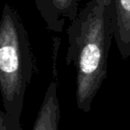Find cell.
<instances>
[{
    "label": "cell",
    "instance_id": "6da1fadb",
    "mask_svg": "<svg viewBox=\"0 0 130 130\" xmlns=\"http://www.w3.org/2000/svg\"><path fill=\"white\" fill-rule=\"evenodd\" d=\"M66 64L76 70L77 109L89 113L93 99L108 73V58L114 39L111 0H89L67 28Z\"/></svg>",
    "mask_w": 130,
    "mask_h": 130
},
{
    "label": "cell",
    "instance_id": "7a4b0ae2",
    "mask_svg": "<svg viewBox=\"0 0 130 130\" xmlns=\"http://www.w3.org/2000/svg\"><path fill=\"white\" fill-rule=\"evenodd\" d=\"M36 69L21 17L6 3L0 17V94L8 130H22L20 119L24 94Z\"/></svg>",
    "mask_w": 130,
    "mask_h": 130
},
{
    "label": "cell",
    "instance_id": "3957f363",
    "mask_svg": "<svg viewBox=\"0 0 130 130\" xmlns=\"http://www.w3.org/2000/svg\"><path fill=\"white\" fill-rule=\"evenodd\" d=\"M49 30L60 34L67 21L71 22L80 9L82 0H34Z\"/></svg>",
    "mask_w": 130,
    "mask_h": 130
},
{
    "label": "cell",
    "instance_id": "277c9868",
    "mask_svg": "<svg viewBox=\"0 0 130 130\" xmlns=\"http://www.w3.org/2000/svg\"><path fill=\"white\" fill-rule=\"evenodd\" d=\"M58 82L56 76L45 92L43 102L37 114L32 130H58L61 118V109L57 96Z\"/></svg>",
    "mask_w": 130,
    "mask_h": 130
},
{
    "label": "cell",
    "instance_id": "5b68a950",
    "mask_svg": "<svg viewBox=\"0 0 130 130\" xmlns=\"http://www.w3.org/2000/svg\"><path fill=\"white\" fill-rule=\"evenodd\" d=\"M114 40L122 59L130 57V0H111Z\"/></svg>",
    "mask_w": 130,
    "mask_h": 130
},
{
    "label": "cell",
    "instance_id": "8992f818",
    "mask_svg": "<svg viewBox=\"0 0 130 130\" xmlns=\"http://www.w3.org/2000/svg\"><path fill=\"white\" fill-rule=\"evenodd\" d=\"M0 130H8L6 125L5 115H4V112L1 110V108H0Z\"/></svg>",
    "mask_w": 130,
    "mask_h": 130
}]
</instances>
